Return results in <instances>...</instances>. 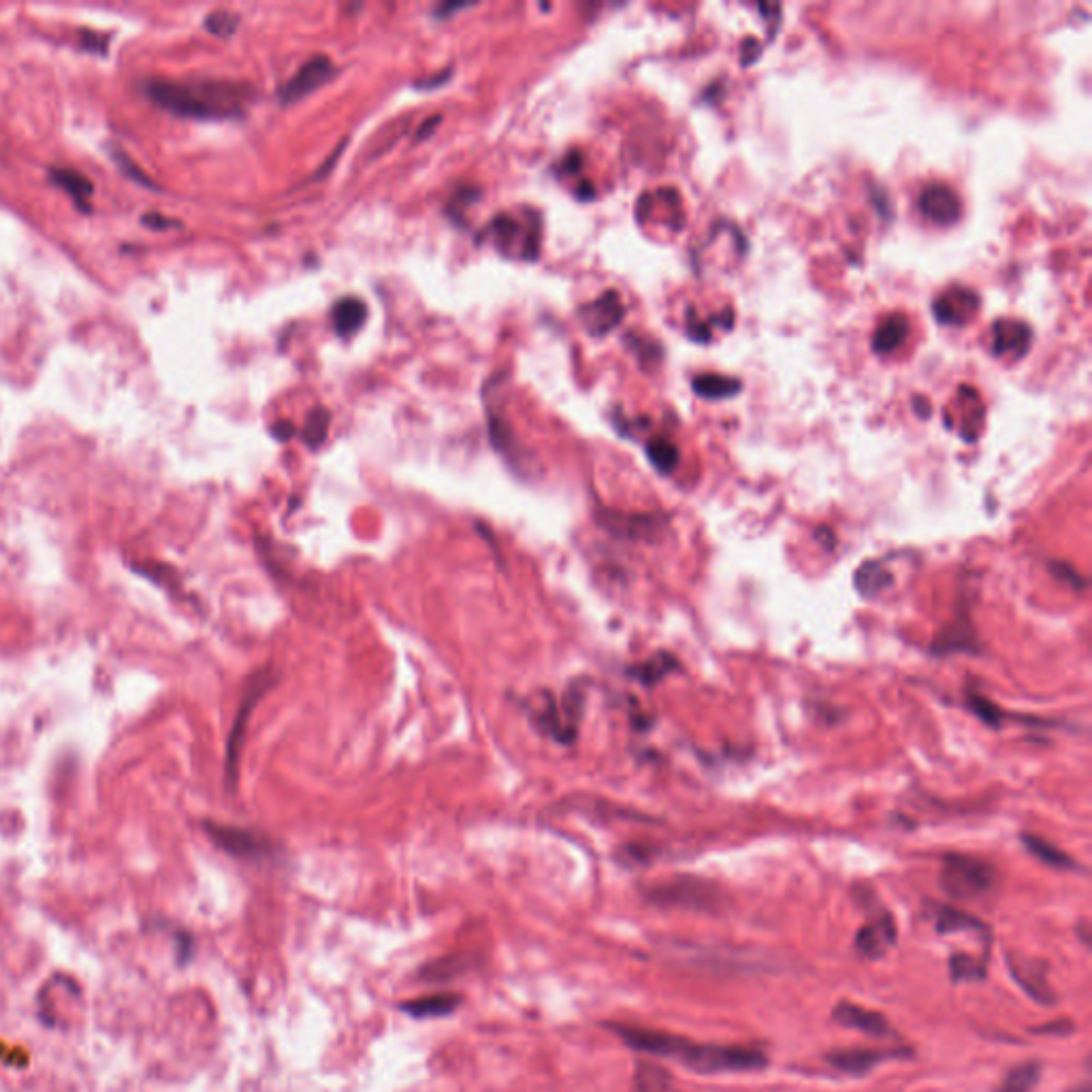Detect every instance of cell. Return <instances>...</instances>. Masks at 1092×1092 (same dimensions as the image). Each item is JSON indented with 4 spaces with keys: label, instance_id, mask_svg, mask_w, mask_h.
I'll use <instances>...</instances> for the list:
<instances>
[{
    "label": "cell",
    "instance_id": "6da1fadb",
    "mask_svg": "<svg viewBox=\"0 0 1092 1092\" xmlns=\"http://www.w3.org/2000/svg\"><path fill=\"white\" fill-rule=\"evenodd\" d=\"M145 92L152 103L184 118L220 120L243 114L248 88L231 82H174L147 79Z\"/></svg>",
    "mask_w": 1092,
    "mask_h": 1092
},
{
    "label": "cell",
    "instance_id": "7a4b0ae2",
    "mask_svg": "<svg viewBox=\"0 0 1092 1092\" xmlns=\"http://www.w3.org/2000/svg\"><path fill=\"white\" fill-rule=\"evenodd\" d=\"M679 1063L690 1067L691 1071L704 1073H728V1071H756L769 1063L762 1052L753 1047L740 1046H696L687 1039L680 1052Z\"/></svg>",
    "mask_w": 1092,
    "mask_h": 1092
},
{
    "label": "cell",
    "instance_id": "3957f363",
    "mask_svg": "<svg viewBox=\"0 0 1092 1092\" xmlns=\"http://www.w3.org/2000/svg\"><path fill=\"white\" fill-rule=\"evenodd\" d=\"M647 900L658 907H679L691 911H717L721 892L715 883L700 877H672L647 889Z\"/></svg>",
    "mask_w": 1092,
    "mask_h": 1092
},
{
    "label": "cell",
    "instance_id": "277c9868",
    "mask_svg": "<svg viewBox=\"0 0 1092 1092\" xmlns=\"http://www.w3.org/2000/svg\"><path fill=\"white\" fill-rule=\"evenodd\" d=\"M995 883V869L973 856L952 854L943 860L941 888L952 898H975L988 892Z\"/></svg>",
    "mask_w": 1092,
    "mask_h": 1092
},
{
    "label": "cell",
    "instance_id": "5b68a950",
    "mask_svg": "<svg viewBox=\"0 0 1092 1092\" xmlns=\"http://www.w3.org/2000/svg\"><path fill=\"white\" fill-rule=\"evenodd\" d=\"M273 683V674L267 670H259L256 674H253V679H250L248 687H245L243 693V700L239 704V710L235 715V721H233L231 734H229V745H226V781L233 788L237 781V766H239V756H242V747H243V739H245V728H248V720L250 715H253V710L263 696H265L269 687Z\"/></svg>",
    "mask_w": 1092,
    "mask_h": 1092
},
{
    "label": "cell",
    "instance_id": "8992f818",
    "mask_svg": "<svg viewBox=\"0 0 1092 1092\" xmlns=\"http://www.w3.org/2000/svg\"><path fill=\"white\" fill-rule=\"evenodd\" d=\"M205 832L210 834V839L220 849H224L226 854L235 858H243V860H263V858H267L273 849L272 843H269L263 834L243 830V828L212 824V821H207Z\"/></svg>",
    "mask_w": 1092,
    "mask_h": 1092
},
{
    "label": "cell",
    "instance_id": "52a82bcc",
    "mask_svg": "<svg viewBox=\"0 0 1092 1092\" xmlns=\"http://www.w3.org/2000/svg\"><path fill=\"white\" fill-rule=\"evenodd\" d=\"M335 66L327 56H314L305 63L288 82L280 88L282 103H294L299 98L308 96L310 92L321 88L324 82L333 77Z\"/></svg>",
    "mask_w": 1092,
    "mask_h": 1092
},
{
    "label": "cell",
    "instance_id": "ba28073f",
    "mask_svg": "<svg viewBox=\"0 0 1092 1092\" xmlns=\"http://www.w3.org/2000/svg\"><path fill=\"white\" fill-rule=\"evenodd\" d=\"M1008 967L1011 975H1014V979L1022 986V990L1027 992L1033 1001L1041 1005H1052L1057 1001L1050 984H1047L1046 968L1039 960L1028 958V956L1008 954Z\"/></svg>",
    "mask_w": 1092,
    "mask_h": 1092
},
{
    "label": "cell",
    "instance_id": "9c48e42d",
    "mask_svg": "<svg viewBox=\"0 0 1092 1092\" xmlns=\"http://www.w3.org/2000/svg\"><path fill=\"white\" fill-rule=\"evenodd\" d=\"M919 210L937 224H952L960 218V201L952 188L930 184L919 194Z\"/></svg>",
    "mask_w": 1092,
    "mask_h": 1092
},
{
    "label": "cell",
    "instance_id": "30bf717a",
    "mask_svg": "<svg viewBox=\"0 0 1092 1092\" xmlns=\"http://www.w3.org/2000/svg\"><path fill=\"white\" fill-rule=\"evenodd\" d=\"M581 318L591 335L609 333V331L615 329L619 321L623 318V305L619 302V294L604 293L602 297L595 299V302L581 310Z\"/></svg>",
    "mask_w": 1092,
    "mask_h": 1092
},
{
    "label": "cell",
    "instance_id": "8fae6325",
    "mask_svg": "<svg viewBox=\"0 0 1092 1092\" xmlns=\"http://www.w3.org/2000/svg\"><path fill=\"white\" fill-rule=\"evenodd\" d=\"M894 943H897V926L889 916L869 922L856 937V949L867 958H881Z\"/></svg>",
    "mask_w": 1092,
    "mask_h": 1092
},
{
    "label": "cell",
    "instance_id": "7c38bea8",
    "mask_svg": "<svg viewBox=\"0 0 1092 1092\" xmlns=\"http://www.w3.org/2000/svg\"><path fill=\"white\" fill-rule=\"evenodd\" d=\"M905 1052H889V1050H873V1047H851V1050H837L826 1057L828 1063L837 1067L839 1071L849 1073V1076H864L877 1065L888 1060L889 1057H903Z\"/></svg>",
    "mask_w": 1092,
    "mask_h": 1092
},
{
    "label": "cell",
    "instance_id": "4fadbf2b",
    "mask_svg": "<svg viewBox=\"0 0 1092 1092\" xmlns=\"http://www.w3.org/2000/svg\"><path fill=\"white\" fill-rule=\"evenodd\" d=\"M604 527L617 536L630 540H651L658 538L664 523L661 519L651 517V514H615L609 512L604 517Z\"/></svg>",
    "mask_w": 1092,
    "mask_h": 1092
},
{
    "label": "cell",
    "instance_id": "5bb4252c",
    "mask_svg": "<svg viewBox=\"0 0 1092 1092\" xmlns=\"http://www.w3.org/2000/svg\"><path fill=\"white\" fill-rule=\"evenodd\" d=\"M832 1018H834V1022L840 1024V1027L860 1030V1033L870 1035V1037H883V1035H888V1030H889V1024L886 1018H883L881 1014H877V1011L864 1009L856 1003H839L837 1008L832 1009Z\"/></svg>",
    "mask_w": 1092,
    "mask_h": 1092
},
{
    "label": "cell",
    "instance_id": "9a60e30c",
    "mask_svg": "<svg viewBox=\"0 0 1092 1092\" xmlns=\"http://www.w3.org/2000/svg\"><path fill=\"white\" fill-rule=\"evenodd\" d=\"M978 310V294L968 288H952L935 302L937 321L946 324H962Z\"/></svg>",
    "mask_w": 1092,
    "mask_h": 1092
},
{
    "label": "cell",
    "instance_id": "2e32d148",
    "mask_svg": "<svg viewBox=\"0 0 1092 1092\" xmlns=\"http://www.w3.org/2000/svg\"><path fill=\"white\" fill-rule=\"evenodd\" d=\"M1030 329L1020 321H997L992 327V351L995 354L1022 357L1028 351Z\"/></svg>",
    "mask_w": 1092,
    "mask_h": 1092
},
{
    "label": "cell",
    "instance_id": "e0dca14e",
    "mask_svg": "<svg viewBox=\"0 0 1092 1092\" xmlns=\"http://www.w3.org/2000/svg\"><path fill=\"white\" fill-rule=\"evenodd\" d=\"M333 327L337 335H352L363 327L367 318V305L359 297H343L333 305Z\"/></svg>",
    "mask_w": 1092,
    "mask_h": 1092
},
{
    "label": "cell",
    "instance_id": "ac0fdd59",
    "mask_svg": "<svg viewBox=\"0 0 1092 1092\" xmlns=\"http://www.w3.org/2000/svg\"><path fill=\"white\" fill-rule=\"evenodd\" d=\"M459 1003H462V997L457 995H429L402 1003L400 1009L412 1018H440L455 1011Z\"/></svg>",
    "mask_w": 1092,
    "mask_h": 1092
},
{
    "label": "cell",
    "instance_id": "d6986e66",
    "mask_svg": "<svg viewBox=\"0 0 1092 1092\" xmlns=\"http://www.w3.org/2000/svg\"><path fill=\"white\" fill-rule=\"evenodd\" d=\"M472 968V958L463 954L444 956V958L432 960L419 971V978L427 984H442V981L455 979L459 975L468 973Z\"/></svg>",
    "mask_w": 1092,
    "mask_h": 1092
},
{
    "label": "cell",
    "instance_id": "ffe728a7",
    "mask_svg": "<svg viewBox=\"0 0 1092 1092\" xmlns=\"http://www.w3.org/2000/svg\"><path fill=\"white\" fill-rule=\"evenodd\" d=\"M892 582H894V574L889 572V568L879 560L867 561L856 572L858 591H860L862 595H867V598H875V595L886 591L888 587H892Z\"/></svg>",
    "mask_w": 1092,
    "mask_h": 1092
},
{
    "label": "cell",
    "instance_id": "44dd1931",
    "mask_svg": "<svg viewBox=\"0 0 1092 1092\" xmlns=\"http://www.w3.org/2000/svg\"><path fill=\"white\" fill-rule=\"evenodd\" d=\"M49 177L65 193H69L79 207H88V199L92 196V184L88 177L77 174L75 169H49Z\"/></svg>",
    "mask_w": 1092,
    "mask_h": 1092
},
{
    "label": "cell",
    "instance_id": "7402d4cb",
    "mask_svg": "<svg viewBox=\"0 0 1092 1092\" xmlns=\"http://www.w3.org/2000/svg\"><path fill=\"white\" fill-rule=\"evenodd\" d=\"M907 337V321L905 316L892 314L881 323L873 337V348L877 352H892L897 351Z\"/></svg>",
    "mask_w": 1092,
    "mask_h": 1092
},
{
    "label": "cell",
    "instance_id": "603a6c76",
    "mask_svg": "<svg viewBox=\"0 0 1092 1092\" xmlns=\"http://www.w3.org/2000/svg\"><path fill=\"white\" fill-rule=\"evenodd\" d=\"M740 386V380L715 376V373H707V376H698L693 380V391L704 400H726V397L736 395Z\"/></svg>",
    "mask_w": 1092,
    "mask_h": 1092
},
{
    "label": "cell",
    "instance_id": "cb8c5ba5",
    "mask_svg": "<svg viewBox=\"0 0 1092 1092\" xmlns=\"http://www.w3.org/2000/svg\"><path fill=\"white\" fill-rule=\"evenodd\" d=\"M1041 1077V1065L1030 1060V1063L1018 1065L1011 1069L998 1086L997 1092H1033L1037 1082Z\"/></svg>",
    "mask_w": 1092,
    "mask_h": 1092
},
{
    "label": "cell",
    "instance_id": "d4e9b609",
    "mask_svg": "<svg viewBox=\"0 0 1092 1092\" xmlns=\"http://www.w3.org/2000/svg\"><path fill=\"white\" fill-rule=\"evenodd\" d=\"M636 1084L640 1092H680L670 1077V1073L660 1069L658 1065L640 1063L636 1071Z\"/></svg>",
    "mask_w": 1092,
    "mask_h": 1092
},
{
    "label": "cell",
    "instance_id": "484cf974",
    "mask_svg": "<svg viewBox=\"0 0 1092 1092\" xmlns=\"http://www.w3.org/2000/svg\"><path fill=\"white\" fill-rule=\"evenodd\" d=\"M1022 843L1027 845L1030 854L1035 858H1039L1041 862H1046L1047 867L1054 869H1073L1076 867V862L1071 860L1069 856L1065 854V851H1060L1058 848H1054L1052 843H1047V840L1039 839V837H1030V834H1022Z\"/></svg>",
    "mask_w": 1092,
    "mask_h": 1092
},
{
    "label": "cell",
    "instance_id": "4316f807",
    "mask_svg": "<svg viewBox=\"0 0 1092 1092\" xmlns=\"http://www.w3.org/2000/svg\"><path fill=\"white\" fill-rule=\"evenodd\" d=\"M670 668H677V661L672 660V655L660 653L649 661H644V664L631 668L630 672H631V677H636L640 683L655 685L658 680H661L668 672H670Z\"/></svg>",
    "mask_w": 1092,
    "mask_h": 1092
},
{
    "label": "cell",
    "instance_id": "83f0119b",
    "mask_svg": "<svg viewBox=\"0 0 1092 1092\" xmlns=\"http://www.w3.org/2000/svg\"><path fill=\"white\" fill-rule=\"evenodd\" d=\"M937 930L941 932V935H946V932H960V930H984V924H981L979 919L967 916V913H962L958 909L943 907V909L937 911Z\"/></svg>",
    "mask_w": 1092,
    "mask_h": 1092
},
{
    "label": "cell",
    "instance_id": "f1b7e54d",
    "mask_svg": "<svg viewBox=\"0 0 1092 1092\" xmlns=\"http://www.w3.org/2000/svg\"><path fill=\"white\" fill-rule=\"evenodd\" d=\"M329 422L331 416L324 408H314L308 416V421H305V427L302 432V438L308 446L312 449H318V446L323 444L324 438H327L329 433Z\"/></svg>",
    "mask_w": 1092,
    "mask_h": 1092
},
{
    "label": "cell",
    "instance_id": "f546056e",
    "mask_svg": "<svg viewBox=\"0 0 1092 1092\" xmlns=\"http://www.w3.org/2000/svg\"><path fill=\"white\" fill-rule=\"evenodd\" d=\"M647 455H649V459H651V463L655 465V468H658L660 472H664V474H668V472H672L674 468H677L679 459H680L679 449L668 440L649 442Z\"/></svg>",
    "mask_w": 1092,
    "mask_h": 1092
},
{
    "label": "cell",
    "instance_id": "4dcf8cb0",
    "mask_svg": "<svg viewBox=\"0 0 1092 1092\" xmlns=\"http://www.w3.org/2000/svg\"><path fill=\"white\" fill-rule=\"evenodd\" d=\"M949 973L954 981H975L986 978V965L968 954H954L949 958Z\"/></svg>",
    "mask_w": 1092,
    "mask_h": 1092
},
{
    "label": "cell",
    "instance_id": "1f68e13d",
    "mask_svg": "<svg viewBox=\"0 0 1092 1092\" xmlns=\"http://www.w3.org/2000/svg\"><path fill=\"white\" fill-rule=\"evenodd\" d=\"M968 707H971L973 713L978 715L981 721L988 723V726H992V728L1001 726V721H1003L1001 709H998L997 704H992L990 700H988V698L971 691V693H968Z\"/></svg>",
    "mask_w": 1092,
    "mask_h": 1092
},
{
    "label": "cell",
    "instance_id": "d6a6232c",
    "mask_svg": "<svg viewBox=\"0 0 1092 1092\" xmlns=\"http://www.w3.org/2000/svg\"><path fill=\"white\" fill-rule=\"evenodd\" d=\"M237 24H239L237 15L229 14V11H213V14H210V15L205 17L207 30H210V33H213V35H218V36H229V35H233V33H235Z\"/></svg>",
    "mask_w": 1092,
    "mask_h": 1092
},
{
    "label": "cell",
    "instance_id": "836d02e7",
    "mask_svg": "<svg viewBox=\"0 0 1092 1092\" xmlns=\"http://www.w3.org/2000/svg\"><path fill=\"white\" fill-rule=\"evenodd\" d=\"M79 39H82V49H85V52H94V54H105L107 52L109 35L92 33V30H82Z\"/></svg>",
    "mask_w": 1092,
    "mask_h": 1092
},
{
    "label": "cell",
    "instance_id": "e575fe53",
    "mask_svg": "<svg viewBox=\"0 0 1092 1092\" xmlns=\"http://www.w3.org/2000/svg\"><path fill=\"white\" fill-rule=\"evenodd\" d=\"M114 158H115V163H118L120 167H122V171H124L126 175H131L134 182H141V184H147V186H152V182L147 180V177H145L144 174H141V169H139V167H134V164H133L131 161H128V158L124 156V152H122V150H115V152H114Z\"/></svg>",
    "mask_w": 1092,
    "mask_h": 1092
},
{
    "label": "cell",
    "instance_id": "d590c367",
    "mask_svg": "<svg viewBox=\"0 0 1092 1092\" xmlns=\"http://www.w3.org/2000/svg\"><path fill=\"white\" fill-rule=\"evenodd\" d=\"M141 223L145 226H152V229H171V226H175L177 223L171 218H164L161 213H145L144 218H141Z\"/></svg>",
    "mask_w": 1092,
    "mask_h": 1092
},
{
    "label": "cell",
    "instance_id": "8d00e7d4",
    "mask_svg": "<svg viewBox=\"0 0 1092 1092\" xmlns=\"http://www.w3.org/2000/svg\"><path fill=\"white\" fill-rule=\"evenodd\" d=\"M272 432H273L275 438L286 442V440H291L293 435H294V427L291 425V422H275Z\"/></svg>",
    "mask_w": 1092,
    "mask_h": 1092
},
{
    "label": "cell",
    "instance_id": "74e56055",
    "mask_svg": "<svg viewBox=\"0 0 1092 1092\" xmlns=\"http://www.w3.org/2000/svg\"><path fill=\"white\" fill-rule=\"evenodd\" d=\"M438 124H440V115H435V118H429V122H427V124H425V126H422V128H421V131H419V139H422V137H425V134H427V133H429V131H432V128H433V126H438Z\"/></svg>",
    "mask_w": 1092,
    "mask_h": 1092
},
{
    "label": "cell",
    "instance_id": "f35d334b",
    "mask_svg": "<svg viewBox=\"0 0 1092 1092\" xmlns=\"http://www.w3.org/2000/svg\"><path fill=\"white\" fill-rule=\"evenodd\" d=\"M465 7H468V5H463V3H459V5L457 3H449V5H444V7H440L438 14L444 15V14H451V11H452V14H455L457 9H465Z\"/></svg>",
    "mask_w": 1092,
    "mask_h": 1092
}]
</instances>
